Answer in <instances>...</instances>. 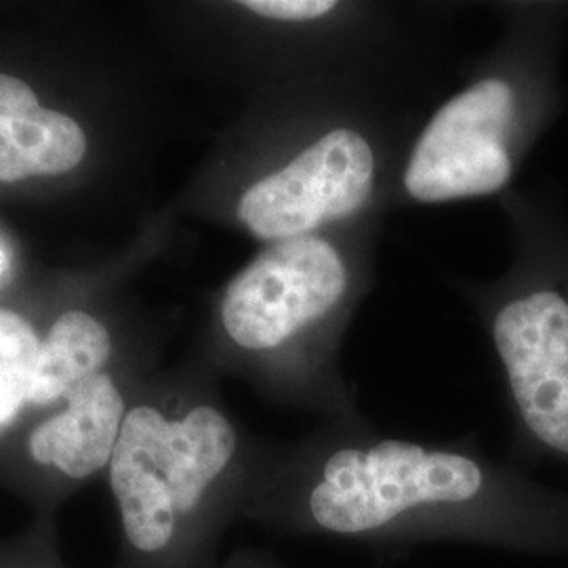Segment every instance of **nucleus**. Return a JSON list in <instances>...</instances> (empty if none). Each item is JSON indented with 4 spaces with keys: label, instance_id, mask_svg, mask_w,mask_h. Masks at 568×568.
<instances>
[{
    "label": "nucleus",
    "instance_id": "nucleus-1",
    "mask_svg": "<svg viewBox=\"0 0 568 568\" xmlns=\"http://www.w3.org/2000/svg\"><path fill=\"white\" fill-rule=\"evenodd\" d=\"M244 520L366 544H509L530 516L476 448L384 436L356 415L281 453Z\"/></svg>",
    "mask_w": 568,
    "mask_h": 568
},
{
    "label": "nucleus",
    "instance_id": "nucleus-2",
    "mask_svg": "<svg viewBox=\"0 0 568 568\" xmlns=\"http://www.w3.org/2000/svg\"><path fill=\"white\" fill-rule=\"evenodd\" d=\"M276 459H255L204 394L131 406L108 467L121 530L112 568L222 567L225 530L243 520Z\"/></svg>",
    "mask_w": 568,
    "mask_h": 568
},
{
    "label": "nucleus",
    "instance_id": "nucleus-3",
    "mask_svg": "<svg viewBox=\"0 0 568 568\" xmlns=\"http://www.w3.org/2000/svg\"><path fill=\"white\" fill-rule=\"evenodd\" d=\"M368 227L267 244L227 284L220 307L230 344L264 365L281 398L326 424L358 415L337 352L365 291Z\"/></svg>",
    "mask_w": 568,
    "mask_h": 568
},
{
    "label": "nucleus",
    "instance_id": "nucleus-4",
    "mask_svg": "<svg viewBox=\"0 0 568 568\" xmlns=\"http://www.w3.org/2000/svg\"><path fill=\"white\" fill-rule=\"evenodd\" d=\"M398 175L386 129L371 110L302 91L297 140L244 190L236 217L267 244L373 224Z\"/></svg>",
    "mask_w": 568,
    "mask_h": 568
},
{
    "label": "nucleus",
    "instance_id": "nucleus-5",
    "mask_svg": "<svg viewBox=\"0 0 568 568\" xmlns=\"http://www.w3.org/2000/svg\"><path fill=\"white\" fill-rule=\"evenodd\" d=\"M520 95L508 74L467 79L406 148L398 183L410 203L447 204L499 194L514 175Z\"/></svg>",
    "mask_w": 568,
    "mask_h": 568
},
{
    "label": "nucleus",
    "instance_id": "nucleus-6",
    "mask_svg": "<svg viewBox=\"0 0 568 568\" xmlns=\"http://www.w3.org/2000/svg\"><path fill=\"white\" fill-rule=\"evenodd\" d=\"M490 342L528 432L568 457V300L539 288L497 305Z\"/></svg>",
    "mask_w": 568,
    "mask_h": 568
},
{
    "label": "nucleus",
    "instance_id": "nucleus-7",
    "mask_svg": "<svg viewBox=\"0 0 568 568\" xmlns=\"http://www.w3.org/2000/svg\"><path fill=\"white\" fill-rule=\"evenodd\" d=\"M131 406L110 373L74 387L58 413L47 415L26 438V457L39 474L26 488L34 514L58 516V506L110 467L122 424Z\"/></svg>",
    "mask_w": 568,
    "mask_h": 568
},
{
    "label": "nucleus",
    "instance_id": "nucleus-8",
    "mask_svg": "<svg viewBox=\"0 0 568 568\" xmlns=\"http://www.w3.org/2000/svg\"><path fill=\"white\" fill-rule=\"evenodd\" d=\"M84 152L79 122L44 108L26 82L0 74V182L72 171Z\"/></svg>",
    "mask_w": 568,
    "mask_h": 568
},
{
    "label": "nucleus",
    "instance_id": "nucleus-9",
    "mask_svg": "<svg viewBox=\"0 0 568 568\" xmlns=\"http://www.w3.org/2000/svg\"><path fill=\"white\" fill-rule=\"evenodd\" d=\"M112 339L102 323L84 312H65L39 347L30 406L61 403L72 389L103 373Z\"/></svg>",
    "mask_w": 568,
    "mask_h": 568
},
{
    "label": "nucleus",
    "instance_id": "nucleus-10",
    "mask_svg": "<svg viewBox=\"0 0 568 568\" xmlns=\"http://www.w3.org/2000/svg\"><path fill=\"white\" fill-rule=\"evenodd\" d=\"M41 339L21 316L0 310V434L30 406V387Z\"/></svg>",
    "mask_w": 568,
    "mask_h": 568
},
{
    "label": "nucleus",
    "instance_id": "nucleus-11",
    "mask_svg": "<svg viewBox=\"0 0 568 568\" xmlns=\"http://www.w3.org/2000/svg\"><path fill=\"white\" fill-rule=\"evenodd\" d=\"M0 568H68L61 558L58 516L34 514L18 535L0 537Z\"/></svg>",
    "mask_w": 568,
    "mask_h": 568
},
{
    "label": "nucleus",
    "instance_id": "nucleus-12",
    "mask_svg": "<svg viewBox=\"0 0 568 568\" xmlns=\"http://www.w3.org/2000/svg\"><path fill=\"white\" fill-rule=\"evenodd\" d=\"M220 568H283L264 549H234Z\"/></svg>",
    "mask_w": 568,
    "mask_h": 568
},
{
    "label": "nucleus",
    "instance_id": "nucleus-13",
    "mask_svg": "<svg viewBox=\"0 0 568 568\" xmlns=\"http://www.w3.org/2000/svg\"><path fill=\"white\" fill-rule=\"evenodd\" d=\"M7 270V253L2 251V246H0V274Z\"/></svg>",
    "mask_w": 568,
    "mask_h": 568
}]
</instances>
